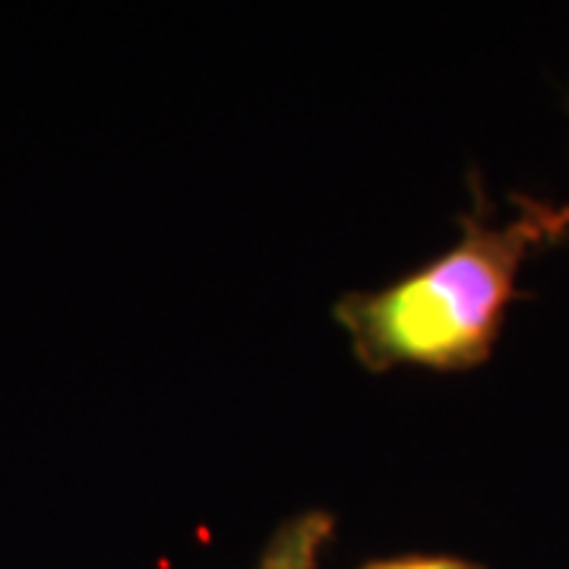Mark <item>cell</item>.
Returning <instances> with one entry per match:
<instances>
[{"mask_svg":"<svg viewBox=\"0 0 569 569\" xmlns=\"http://www.w3.org/2000/svg\"><path fill=\"white\" fill-rule=\"evenodd\" d=\"M468 187L471 206L456 219V244L396 282L346 291L332 305L355 361L370 373L396 367L466 373L488 365L509 307L526 298L522 266L569 238V203L512 193V216L493 222L497 209L478 171L468 174Z\"/></svg>","mask_w":569,"mask_h":569,"instance_id":"obj_1","label":"cell"},{"mask_svg":"<svg viewBox=\"0 0 569 569\" xmlns=\"http://www.w3.org/2000/svg\"><path fill=\"white\" fill-rule=\"evenodd\" d=\"M332 535L336 516L329 509H301L269 535L253 569H320Z\"/></svg>","mask_w":569,"mask_h":569,"instance_id":"obj_2","label":"cell"},{"mask_svg":"<svg viewBox=\"0 0 569 569\" xmlns=\"http://www.w3.org/2000/svg\"><path fill=\"white\" fill-rule=\"evenodd\" d=\"M355 569H488L456 553H399V557H373Z\"/></svg>","mask_w":569,"mask_h":569,"instance_id":"obj_3","label":"cell"}]
</instances>
